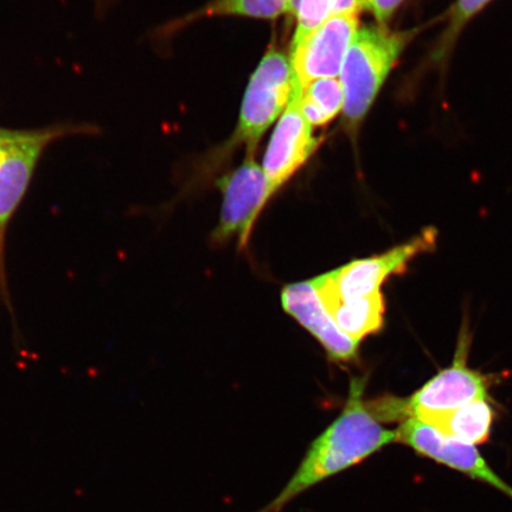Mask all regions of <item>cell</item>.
<instances>
[{"label": "cell", "instance_id": "6da1fadb", "mask_svg": "<svg viewBox=\"0 0 512 512\" xmlns=\"http://www.w3.org/2000/svg\"><path fill=\"white\" fill-rule=\"evenodd\" d=\"M366 383L363 377L351 381L349 398L342 414L312 441L302 463L279 495L256 512H281L306 491L396 443L395 431L383 428L369 412L363 400Z\"/></svg>", "mask_w": 512, "mask_h": 512}, {"label": "cell", "instance_id": "7a4b0ae2", "mask_svg": "<svg viewBox=\"0 0 512 512\" xmlns=\"http://www.w3.org/2000/svg\"><path fill=\"white\" fill-rule=\"evenodd\" d=\"M415 32L392 31L383 27H366L357 31L341 73L344 123L350 132H355L367 117L390 70Z\"/></svg>", "mask_w": 512, "mask_h": 512}, {"label": "cell", "instance_id": "3957f363", "mask_svg": "<svg viewBox=\"0 0 512 512\" xmlns=\"http://www.w3.org/2000/svg\"><path fill=\"white\" fill-rule=\"evenodd\" d=\"M469 345L467 332H462L456 358L450 368L440 371L411 398L384 395L367 401L369 412L379 422H398L418 418L425 413L452 411L478 400H488L492 377L467 368Z\"/></svg>", "mask_w": 512, "mask_h": 512}, {"label": "cell", "instance_id": "277c9868", "mask_svg": "<svg viewBox=\"0 0 512 512\" xmlns=\"http://www.w3.org/2000/svg\"><path fill=\"white\" fill-rule=\"evenodd\" d=\"M294 87L291 61L284 51L271 48L248 83L235 143L253 155L260 139L290 102Z\"/></svg>", "mask_w": 512, "mask_h": 512}, {"label": "cell", "instance_id": "5b68a950", "mask_svg": "<svg viewBox=\"0 0 512 512\" xmlns=\"http://www.w3.org/2000/svg\"><path fill=\"white\" fill-rule=\"evenodd\" d=\"M437 242V230L428 228L412 240L386 253L354 260L349 264L319 275L312 280L317 293L330 294L343 300L358 299L381 292L389 277L405 270L409 261L419 254L432 251Z\"/></svg>", "mask_w": 512, "mask_h": 512}, {"label": "cell", "instance_id": "8992f818", "mask_svg": "<svg viewBox=\"0 0 512 512\" xmlns=\"http://www.w3.org/2000/svg\"><path fill=\"white\" fill-rule=\"evenodd\" d=\"M68 134L66 127L40 131H12L0 151V283L5 287L6 230L27 192L38 159L54 140Z\"/></svg>", "mask_w": 512, "mask_h": 512}, {"label": "cell", "instance_id": "52a82bcc", "mask_svg": "<svg viewBox=\"0 0 512 512\" xmlns=\"http://www.w3.org/2000/svg\"><path fill=\"white\" fill-rule=\"evenodd\" d=\"M219 187L223 204L211 241L222 245L238 236L240 248H246L256 220L271 200L265 172L249 155L238 169L220 179Z\"/></svg>", "mask_w": 512, "mask_h": 512}, {"label": "cell", "instance_id": "ba28073f", "mask_svg": "<svg viewBox=\"0 0 512 512\" xmlns=\"http://www.w3.org/2000/svg\"><path fill=\"white\" fill-rule=\"evenodd\" d=\"M357 31L358 15H336L292 44L294 81L302 91L313 81L336 79Z\"/></svg>", "mask_w": 512, "mask_h": 512}, {"label": "cell", "instance_id": "9c48e42d", "mask_svg": "<svg viewBox=\"0 0 512 512\" xmlns=\"http://www.w3.org/2000/svg\"><path fill=\"white\" fill-rule=\"evenodd\" d=\"M302 88L294 81L290 102L273 133L264 159L268 192L272 198L315 153L320 139L300 110Z\"/></svg>", "mask_w": 512, "mask_h": 512}, {"label": "cell", "instance_id": "30bf717a", "mask_svg": "<svg viewBox=\"0 0 512 512\" xmlns=\"http://www.w3.org/2000/svg\"><path fill=\"white\" fill-rule=\"evenodd\" d=\"M396 433V443L407 445L415 452L434 460L441 465L464 473L473 479L503 491L510 495L512 489L499 478L475 445L463 443L447 437L437 428L425 424L418 419H408L402 422Z\"/></svg>", "mask_w": 512, "mask_h": 512}, {"label": "cell", "instance_id": "8fae6325", "mask_svg": "<svg viewBox=\"0 0 512 512\" xmlns=\"http://www.w3.org/2000/svg\"><path fill=\"white\" fill-rule=\"evenodd\" d=\"M281 305L293 319L317 339L326 355L334 362L356 360L358 345L338 328L318 297L312 280L291 284L281 292Z\"/></svg>", "mask_w": 512, "mask_h": 512}, {"label": "cell", "instance_id": "7c38bea8", "mask_svg": "<svg viewBox=\"0 0 512 512\" xmlns=\"http://www.w3.org/2000/svg\"><path fill=\"white\" fill-rule=\"evenodd\" d=\"M418 419L445 435L470 445L484 444L489 439L494 411L486 400H478L452 411L425 413Z\"/></svg>", "mask_w": 512, "mask_h": 512}, {"label": "cell", "instance_id": "4fadbf2b", "mask_svg": "<svg viewBox=\"0 0 512 512\" xmlns=\"http://www.w3.org/2000/svg\"><path fill=\"white\" fill-rule=\"evenodd\" d=\"M317 294L338 328L354 341L360 343L363 338L381 330L384 315L381 292L351 300L339 299L330 294Z\"/></svg>", "mask_w": 512, "mask_h": 512}, {"label": "cell", "instance_id": "5bb4252c", "mask_svg": "<svg viewBox=\"0 0 512 512\" xmlns=\"http://www.w3.org/2000/svg\"><path fill=\"white\" fill-rule=\"evenodd\" d=\"M343 106V87L337 79L313 81L300 96V110L311 126L330 123L343 110Z\"/></svg>", "mask_w": 512, "mask_h": 512}, {"label": "cell", "instance_id": "9a60e30c", "mask_svg": "<svg viewBox=\"0 0 512 512\" xmlns=\"http://www.w3.org/2000/svg\"><path fill=\"white\" fill-rule=\"evenodd\" d=\"M297 0H213L192 19L213 16H243L275 19L286 12L296 10Z\"/></svg>", "mask_w": 512, "mask_h": 512}, {"label": "cell", "instance_id": "2e32d148", "mask_svg": "<svg viewBox=\"0 0 512 512\" xmlns=\"http://www.w3.org/2000/svg\"><path fill=\"white\" fill-rule=\"evenodd\" d=\"M490 2L491 0H458L454 4L451 11L448 12L447 27L437 50H435V59H444L448 50L452 48L454 41L457 40L459 32L463 30L473 16H476Z\"/></svg>", "mask_w": 512, "mask_h": 512}, {"label": "cell", "instance_id": "e0dca14e", "mask_svg": "<svg viewBox=\"0 0 512 512\" xmlns=\"http://www.w3.org/2000/svg\"><path fill=\"white\" fill-rule=\"evenodd\" d=\"M403 2L405 0H362V5L383 25L390 21Z\"/></svg>", "mask_w": 512, "mask_h": 512}, {"label": "cell", "instance_id": "ac0fdd59", "mask_svg": "<svg viewBox=\"0 0 512 512\" xmlns=\"http://www.w3.org/2000/svg\"><path fill=\"white\" fill-rule=\"evenodd\" d=\"M11 132L12 131L10 130H3V128H0V151H2V147L6 143V140L11 136Z\"/></svg>", "mask_w": 512, "mask_h": 512}, {"label": "cell", "instance_id": "d6986e66", "mask_svg": "<svg viewBox=\"0 0 512 512\" xmlns=\"http://www.w3.org/2000/svg\"><path fill=\"white\" fill-rule=\"evenodd\" d=\"M101 2L105 5L108 2V0H101Z\"/></svg>", "mask_w": 512, "mask_h": 512}, {"label": "cell", "instance_id": "ffe728a7", "mask_svg": "<svg viewBox=\"0 0 512 512\" xmlns=\"http://www.w3.org/2000/svg\"><path fill=\"white\" fill-rule=\"evenodd\" d=\"M509 497H511V498H512V492H511V494L509 495Z\"/></svg>", "mask_w": 512, "mask_h": 512}]
</instances>
